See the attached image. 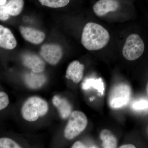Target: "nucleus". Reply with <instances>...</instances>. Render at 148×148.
Wrapping results in <instances>:
<instances>
[{
    "label": "nucleus",
    "instance_id": "ddd939ff",
    "mask_svg": "<svg viewBox=\"0 0 148 148\" xmlns=\"http://www.w3.org/2000/svg\"><path fill=\"white\" fill-rule=\"evenodd\" d=\"M40 73L31 72L24 77V82L26 85L32 89H37L41 87L46 81L45 76Z\"/></svg>",
    "mask_w": 148,
    "mask_h": 148
},
{
    "label": "nucleus",
    "instance_id": "5701e85b",
    "mask_svg": "<svg viewBox=\"0 0 148 148\" xmlns=\"http://www.w3.org/2000/svg\"><path fill=\"white\" fill-rule=\"evenodd\" d=\"M120 148H135V147L131 144H127V145H123L120 147Z\"/></svg>",
    "mask_w": 148,
    "mask_h": 148
},
{
    "label": "nucleus",
    "instance_id": "f8f14e48",
    "mask_svg": "<svg viewBox=\"0 0 148 148\" xmlns=\"http://www.w3.org/2000/svg\"><path fill=\"white\" fill-rule=\"evenodd\" d=\"M52 102L54 106L58 109L62 119H66L71 115L72 107L69 101L65 98L55 95L52 99Z\"/></svg>",
    "mask_w": 148,
    "mask_h": 148
},
{
    "label": "nucleus",
    "instance_id": "6ab92c4d",
    "mask_svg": "<svg viewBox=\"0 0 148 148\" xmlns=\"http://www.w3.org/2000/svg\"><path fill=\"white\" fill-rule=\"evenodd\" d=\"M1 148H21L14 141L8 138H1L0 139Z\"/></svg>",
    "mask_w": 148,
    "mask_h": 148
},
{
    "label": "nucleus",
    "instance_id": "f03ea898",
    "mask_svg": "<svg viewBox=\"0 0 148 148\" xmlns=\"http://www.w3.org/2000/svg\"><path fill=\"white\" fill-rule=\"evenodd\" d=\"M48 111V106L46 101L37 96H33L24 102L21 114L24 119L28 121H34L39 117L44 116Z\"/></svg>",
    "mask_w": 148,
    "mask_h": 148
},
{
    "label": "nucleus",
    "instance_id": "20e7f679",
    "mask_svg": "<svg viewBox=\"0 0 148 148\" xmlns=\"http://www.w3.org/2000/svg\"><path fill=\"white\" fill-rule=\"evenodd\" d=\"M87 124V118L80 111L72 112L67 126L64 130V136L68 140H72L83 131Z\"/></svg>",
    "mask_w": 148,
    "mask_h": 148
},
{
    "label": "nucleus",
    "instance_id": "1a4fd4ad",
    "mask_svg": "<svg viewBox=\"0 0 148 148\" xmlns=\"http://www.w3.org/2000/svg\"><path fill=\"white\" fill-rule=\"evenodd\" d=\"M19 29L24 39L34 44H39L45 38V34L43 32L36 29L22 26H20Z\"/></svg>",
    "mask_w": 148,
    "mask_h": 148
},
{
    "label": "nucleus",
    "instance_id": "2eb2a0df",
    "mask_svg": "<svg viewBox=\"0 0 148 148\" xmlns=\"http://www.w3.org/2000/svg\"><path fill=\"white\" fill-rule=\"evenodd\" d=\"M24 5L23 0H9L4 5L8 13L13 16L19 15L22 11Z\"/></svg>",
    "mask_w": 148,
    "mask_h": 148
},
{
    "label": "nucleus",
    "instance_id": "a211bd4d",
    "mask_svg": "<svg viewBox=\"0 0 148 148\" xmlns=\"http://www.w3.org/2000/svg\"><path fill=\"white\" fill-rule=\"evenodd\" d=\"M133 110L137 111L148 110V100L141 99L133 102L132 105Z\"/></svg>",
    "mask_w": 148,
    "mask_h": 148
},
{
    "label": "nucleus",
    "instance_id": "a878e982",
    "mask_svg": "<svg viewBox=\"0 0 148 148\" xmlns=\"http://www.w3.org/2000/svg\"><path fill=\"white\" fill-rule=\"evenodd\" d=\"M94 99V98H90V101H93V100Z\"/></svg>",
    "mask_w": 148,
    "mask_h": 148
},
{
    "label": "nucleus",
    "instance_id": "aec40b11",
    "mask_svg": "<svg viewBox=\"0 0 148 148\" xmlns=\"http://www.w3.org/2000/svg\"><path fill=\"white\" fill-rule=\"evenodd\" d=\"M9 101L8 95L5 92H0V110L5 108L8 106Z\"/></svg>",
    "mask_w": 148,
    "mask_h": 148
},
{
    "label": "nucleus",
    "instance_id": "f3484780",
    "mask_svg": "<svg viewBox=\"0 0 148 148\" xmlns=\"http://www.w3.org/2000/svg\"><path fill=\"white\" fill-rule=\"evenodd\" d=\"M43 6L51 8H59L67 5L70 0H38Z\"/></svg>",
    "mask_w": 148,
    "mask_h": 148
},
{
    "label": "nucleus",
    "instance_id": "6e6552de",
    "mask_svg": "<svg viewBox=\"0 0 148 148\" xmlns=\"http://www.w3.org/2000/svg\"><path fill=\"white\" fill-rule=\"evenodd\" d=\"M22 61L24 66L32 69V71L41 73L45 68V64L42 59L33 53H25L22 56Z\"/></svg>",
    "mask_w": 148,
    "mask_h": 148
},
{
    "label": "nucleus",
    "instance_id": "412c9836",
    "mask_svg": "<svg viewBox=\"0 0 148 148\" xmlns=\"http://www.w3.org/2000/svg\"><path fill=\"white\" fill-rule=\"evenodd\" d=\"M9 15L6 10L4 5L0 7V19L2 21H5L9 18Z\"/></svg>",
    "mask_w": 148,
    "mask_h": 148
},
{
    "label": "nucleus",
    "instance_id": "9b49d317",
    "mask_svg": "<svg viewBox=\"0 0 148 148\" xmlns=\"http://www.w3.org/2000/svg\"><path fill=\"white\" fill-rule=\"evenodd\" d=\"M16 45V39L10 30L0 25V47L5 49H12Z\"/></svg>",
    "mask_w": 148,
    "mask_h": 148
},
{
    "label": "nucleus",
    "instance_id": "4468645a",
    "mask_svg": "<svg viewBox=\"0 0 148 148\" xmlns=\"http://www.w3.org/2000/svg\"><path fill=\"white\" fill-rule=\"evenodd\" d=\"M100 138L103 141L102 146L103 148L117 147V142L116 138L108 130L104 129L102 130L100 133Z\"/></svg>",
    "mask_w": 148,
    "mask_h": 148
},
{
    "label": "nucleus",
    "instance_id": "0eeeda50",
    "mask_svg": "<svg viewBox=\"0 0 148 148\" xmlns=\"http://www.w3.org/2000/svg\"><path fill=\"white\" fill-rule=\"evenodd\" d=\"M120 7L118 0H99L93 6V10L97 16H102L109 12L117 10Z\"/></svg>",
    "mask_w": 148,
    "mask_h": 148
},
{
    "label": "nucleus",
    "instance_id": "f257e3e1",
    "mask_svg": "<svg viewBox=\"0 0 148 148\" xmlns=\"http://www.w3.org/2000/svg\"><path fill=\"white\" fill-rule=\"evenodd\" d=\"M110 39L109 32L100 24L89 22L84 28L81 41L88 50L101 49L107 45Z\"/></svg>",
    "mask_w": 148,
    "mask_h": 148
},
{
    "label": "nucleus",
    "instance_id": "423d86ee",
    "mask_svg": "<svg viewBox=\"0 0 148 148\" xmlns=\"http://www.w3.org/2000/svg\"><path fill=\"white\" fill-rule=\"evenodd\" d=\"M40 54L49 64L55 65L62 58V50L61 47L56 45H44L41 48Z\"/></svg>",
    "mask_w": 148,
    "mask_h": 148
},
{
    "label": "nucleus",
    "instance_id": "9d476101",
    "mask_svg": "<svg viewBox=\"0 0 148 148\" xmlns=\"http://www.w3.org/2000/svg\"><path fill=\"white\" fill-rule=\"evenodd\" d=\"M84 69V65L81 64L78 61H73L67 68L66 78L72 80L75 83H78L82 79Z\"/></svg>",
    "mask_w": 148,
    "mask_h": 148
},
{
    "label": "nucleus",
    "instance_id": "393cba45",
    "mask_svg": "<svg viewBox=\"0 0 148 148\" xmlns=\"http://www.w3.org/2000/svg\"><path fill=\"white\" fill-rule=\"evenodd\" d=\"M146 89H147V94L148 95V82L147 83V88H146Z\"/></svg>",
    "mask_w": 148,
    "mask_h": 148
},
{
    "label": "nucleus",
    "instance_id": "dca6fc26",
    "mask_svg": "<svg viewBox=\"0 0 148 148\" xmlns=\"http://www.w3.org/2000/svg\"><path fill=\"white\" fill-rule=\"evenodd\" d=\"M91 88H93L98 90L101 95L104 94L105 87L102 79L100 78L98 79H89L86 80L82 84V88L84 90H87Z\"/></svg>",
    "mask_w": 148,
    "mask_h": 148
},
{
    "label": "nucleus",
    "instance_id": "b1692460",
    "mask_svg": "<svg viewBox=\"0 0 148 148\" xmlns=\"http://www.w3.org/2000/svg\"><path fill=\"white\" fill-rule=\"evenodd\" d=\"M6 0H0V5H3L5 4Z\"/></svg>",
    "mask_w": 148,
    "mask_h": 148
},
{
    "label": "nucleus",
    "instance_id": "4be33fe9",
    "mask_svg": "<svg viewBox=\"0 0 148 148\" xmlns=\"http://www.w3.org/2000/svg\"><path fill=\"white\" fill-rule=\"evenodd\" d=\"M85 145H84L83 143L80 141H77L74 143L72 147V148H87Z\"/></svg>",
    "mask_w": 148,
    "mask_h": 148
},
{
    "label": "nucleus",
    "instance_id": "39448f33",
    "mask_svg": "<svg viewBox=\"0 0 148 148\" xmlns=\"http://www.w3.org/2000/svg\"><path fill=\"white\" fill-rule=\"evenodd\" d=\"M131 92L128 85L120 83L115 86L109 96V105L111 108L118 109L127 105L130 100Z\"/></svg>",
    "mask_w": 148,
    "mask_h": 148
},
{
    "label": "nucleus",
    "instance_id": "7ed1b4c3",
    "mask_svg": "<svg viewBox=\"0 0 148 148\" xmlns=\"http://www.w3.org/2000/svg\"><path fill=\"white\" fill-rule=\"evenodd\" d=\"M145 50V44L139 35L136 34L129 35L123 48V56L128 61H134L140 58Z\"/></svg>",
    "mask_w": 148,
    "mask_h": 148
}]
</instances>
